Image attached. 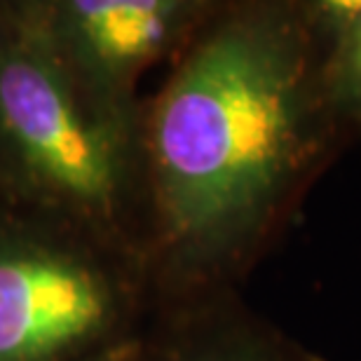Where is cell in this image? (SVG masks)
<instances>
[{
  "instance_id": "cell-3",
  "label": "cell",
  "mask_w": 361,
  "mask_h": 361,
  "mask_svg": "<svg viewBox=\"0 0 361 361\" xmlns=\"http://www.w3.org/2000/svg\"><path fill=\"white\" fill-rule=\"evenodd\" d=\"M143 265L0 230V361H71L125 348Z\"/></svg>"
},
{
  "instance_id": "cell-4",
  "label": "cell",
  "mask_w": 361,
  "mask_h": 361,
  "mask_svg": "<svg viewBox=\"0 0 361 361\" xmlns=\"http://www.w3.org/2000/svg\"><path fill=\"white\" fill-rule=\"evenodd\" d=\"M75 80L104 106L141 111L150 66L174 61L212 14L207 0H47L21 3Z\"/></svg>"
},
{
  "instance_id": "cell-2",
  "label": "cell",
  "mask_w": 361,
  "mask_h": 361,
  "mask_svg": "<svg viewBox=\"0 0 361 361\" xmlns=\"http://www.w3.org/2000/svg\"><path fill=\"white\" fill-rule=\"evenodd\" d=\"M141 127L143 108L115 111L75 80L24 5L0 7V178L7 185L143 258L125 233L146 202Z\"/></svg>"
},
{
  "instance_id": "cell-6",
  "label": "cell",
  "mask_w": 361,
  "mask_h": 361,
  "mask_svg": "<svg viewBox=\"0 0 361 361\" xmlns=\"http://www.w3.org/2000/svg\"><path fill=\"white\" fill-rule=\"evenodd\" d=\"M324 99L343 136L361 141V0H302Z\"/></svg>"
},
{
  "instance_id": "cell-1",
  "label": "cell",
  "mask_w": 361,
  "mask_h": 361,
  "mask_svg": "<svg viewBox=\"0 0 361 361\" xmlns=\"http://www.w3.org/2000/svg\"><path fill=\"white\" fill-rule=\"evenodd\" d=\"M345 146L302 0L216 3L143 106L146 265L180 295L228 291Z\"/></svg>"
},
{
  "instance_id": "cell-5",
  "label": "cell",
  "mask_w": 361,
  "mask_h": 361,
  "mask_svg": "<svg viewBox=\"0 0 361 361\" xmlns=\"http://www.w3.org/2000/svg\"><path fill=\"white\" fill-rule=\"evenodd\" d=\"M200 310L155 348L136 345L129 361H322L284 331L230 307L228 300H204Z\"/></svg>"
}]
</instances>
